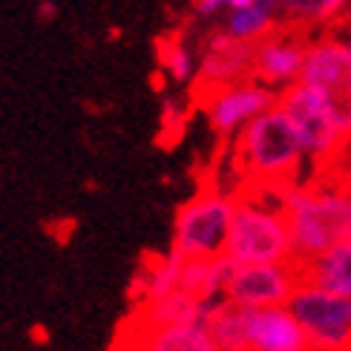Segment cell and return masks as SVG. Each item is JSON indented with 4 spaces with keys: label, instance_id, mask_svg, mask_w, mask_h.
Wrapping results in <instances>:
<instances>
[{
    "label": "cell",
    "instance_id": "obj_1",
    "mask_svg": "<svg viewBox=\"0 0 351 351\" xmlns=\"http://www.w3.org/2000/svg\"><path fill=\"white\" fill-rule=\"evenodd\" d=\"M230 165L242 187L288 190L314 173L294 124L276 104L247 124L230 144Z\"/></svg>",
    "mask_w": 351,
    "mask_h": 351
},
{
    "label": "cell",
    "instance_id": "obj_2",
    "mask_svg": "<svg viewBox=\"0 0 351 351\" xmlns=\"http://www.w3.org/2000/svg\"><path fill=\"white\" fill-rule=\"evenodd\" d=\"M282 208L297 265L351 239V184L334 173H311L282 190Z\"/></svg>",
    "mask_w": 351,
    "mask_h": 351
},
{
    "label": "cell",
    "instance_id": "obj_3",
    "mask_svg": "<svg viewBox=\"0 0 351 351\" xmlns=\"http://www.w3.org/2000/svg\"><path fill=\"white\" fill-rule=\"evenodd\" d=\"M225 259L230 265L294 262L288 216L282 208V190L274 187L237 190V210H233Z\"/></svg>",
    "mask_w": 351,
    "mask_h": 351
},
{
    "label": "cell",
    "instance_id": "obj_4",
    "mask_svg": "<svg viewBox=\"0 0 351 351\" xmlns=\"http://www.w3.org/2000/svg\"><path fill=\"white\" fill-rule=\"evenodd\" d=\"M276 104L294 124L314 173H326L334 167L351 130V115L334 101L326 90L297 81L280 93Z\"/></svg>",
    "mask_w": 351,
    "mask_h": 351
},
{
    "label": "cell",
    "instance_id": "obj_5",
    "mask_svg": "<svg viewBox=\"0 0 351 351\" xmlns=\"http://www.w3.org/2000/svg\"><path fill=\"white\" fill-rule=\"evenodd\" d=\"M237 190L222 184H204L193 196L184 199L173 216L170 251L184 259H219L225 256Z\"/></svg>",
    "mask_w": 351,
    "mask_h": 351
},
{
    "label": "cell",
    "instance_id": "obj_6",
    "mask_svg": "<svg viewBox=\"0 0 351 351\" xmlns=\"http://www.w3.org/2000/svg\"><path fill=\"white\" fill-rule=\"evenodd\" d=\"M288 308L300 319L311 351H351V297L302 282Z\"/></svg>",
    "mask_w": 351,
    "mask_h": 351
},
{
    "label": "cell",
    "instance_id": "obj_7",
    "mask_svg": "<svg viewBox=\"0 0 351 351\" xmlns=\"http://www.w3.org/2000/svg\"><path fill=\"white\" fill-rule=\"evenodd\" d=\"M196 98L202 104L204 119H208V127L213 130V136L219 141L230 144L247 124L256 121L262 112H268L271 107H276L280 93H274L271 86H265L256 78H245L239 84L202 93Z\"/></svg>",
    "mask_w": 351,
    "mask_h": 351
},
{
    "label": "cell",
    "instance_id": "obj_8",
    "mask_svg": "<svg viewBox=\"0 0 351 351\" xmlns=\"http://www.w3.org/2000/svg\"><path fill=\"white\" fill-rule=\"evenodd\" d=\"M302 285V274L297 262H256V265H233L225 300L245 311L288 305L291 297Z\"/></svg>",
    "mask_w": 351,
    "mask_h": 351
},
{
    "label": "cell",
    "instance_id": "obj_9",
    "mask_svg": "<svg viewBox=\"0 0 351 351\" xmlns=\"http://www.w3.org/2000/svg\"><path fill=\"white\" fill-rule=\"evenodd\" d=\"M305 84L326 90L351 115V29L337 26L308 38L302 78Z\"/></svg>",
    "mask_w": 351,
    "mask_h": 351
},
{
    "label": "cell",
    "instance_id": "obj_10",
    "mask_svg": "<svg viewBox=\"0 0 351 351\" xmlns=\"http://www.w3.org/2000/svg\"><path fill=\"white\" fill-rule=\"evenodd\" d=\"M308 38L294 26L280 23L268 38H262L254 47V78L271 86L274 93H282L302 78Z\"/></svg>",
    "mask_w": 351,
    "mask_h": 351
},
{
    "label": "cell",
    "instance_id": "obj_11",
    "mask_svg": "<svg viewBox=\"0 0 351 351\" xmlns=\"http://www.w3.org/2000/svg\"><path fill=\"white\" fill-rule=\"evenodd\" d=\"M245 78H254V47L233 40L216 26L199 47V75L193 84L196 95L239 84Z\"/></svg>",
    "mask_w": 351,
    "mask_h": 351
},
{
    "label": "cell",
    "instance_id": "obj_12",
    "mask_svg": "<svg viewBox=\"0 0 351 351\" xmlns=\"http://www.w3.org/2000/svg\"><path fill=\"white\" fill-rule=\"evenodd\" d=\"M247 351H311L288 305L247 311Z\"/></svg>",
    "mask_w": 351,
    "mask_h": 351
},
{
    "label": "cell",
    "instance_id": "obj_13",
    "mask_svg": "<svg viewBox=\"0 0 351 351\" xmlns=\"http://www.w3.org/2000/svg\"><path fill=\"white\" fill-rule=\"evenodd\" d=\"M182 271H184V256L170 251V247L165 254H147L136 265L133 276H130L127 294H130L133 308L150 300L167 297L173 291H182Z\"/></svg>",
    "mask_w": 351,
    "mask_h": 351
},
{
    "label": "cell",
    "instance_id": "obj_14",
    "mask_svg": "<svg viewBox=\"0 0 351 351\" xmlns=\"http://www.w3.org/2000/svg\"><path fill=\"white\" fill-rule=\"evenodd\" d=\"M213 305L190 297V294H184V291H173V294H167V297H158V300H150L144 305H136L127 326L133 331H138V334H147V331H156V328L196 323V319H208Z\"/></svg>",
    "mask_w": 351,
    "mask_h": 351
},
{
    "label": "cell",
    "instance_id": "obj_15",
    "mask_svg": "<svg viewBox=\"0 0 351 351\" xmlns=\"http://www.w3.org/2000/svg\"><path fill=\"white\" fill-rule=\"evenodd\" d=\"M351 14V0H282L280 18L285 26H294L305 35L328 32L346 23Z\"/></svg>",
    "mask_w": 351,
    "mask_h": 351
},
{
    "label": "cell",
    "instance_id": "obj_16",
    "mask_svg": "<svg viewBox=\"0 0 351 351\" xmlns=\"http://www.w3.org/2000/svg\"><path fill=\"white\" fill-rule=\"evenodd\" d=\"M302 282L314 288L331 291V294L351 297V239L328 247L326 254H319L300 265Z\"/></svg>",
    "mask_w": 351,
    "mask_h": 351
},
{
    "label": "cell",
    "instance_id": "obj_17",
    "mask_svg": "<svg viewBox=\"0 0 351 351\" xmlns=\"http://www.w3.org/2000/svg\"><path fill=\"white\" fill-rule=\"evenodd\" d=\"M230 262L225 256L219 259H184L182 271V291L202 302H219L225 300V285L230 276Z\"/></svg>",
    "mask_w": 351,
    "mask_h": 351
},
{
    "label": "cell",
    "instance_id": "obj_18",
    "mask_svg": "<svg viewBox=\"0 0 351 351\" xmlns=\"http://www.w3.org/2000/svg\"><path fill=\"white\" fill-rule=\"evenodd\" d=\"M150 351H219L216 340L210 334L208 319H196V323L156 328L141 334Z\"/></svg>",
    "mask_w": 351,
    "mask_h": 351
},
{
    "label": "cell",
    "instance_id": "obj_19",
    "mask_svg": "<svg viewBox=\"0 0 351 351\" xmlns=\"http://www.w3.org/2000/svg\"><path fill=\"white\" fill-rule=\"evenodd\" d=\"M280 23H282L280 12H274L268 6H262V3H251L245 9H237V12L225 14L222 23H219V29H222L225 35H230L233 40H242V43L256 47V43L262 38H268Z\"/></svg>",
    "mask_w": 351,
    "mask_h": 351
},
{
    "label": "cell",
    "instance_id": "obj_20",
    "mask_svg": "<svg viewBox=\"0 0 351 351\" xmlns=\"http://www.w3.org/2000/svg\"><path fill=\"white\" fill-rule=\"evenodd\" d=\"M208 326L219 351H247V311L228 300H219L210 314Z\"/></svg>",
    "mask_w": 351,
    "mask_h": 351
},
{
    "label": "cell",
    "instance_id": "obj_21",
    "mask_svg": "<svg viewBox=\"0 0 351 351\" xmlns=\"http://www.w3.org/2000/svg\"><path fill=\"white\" fill-rule=\"evenodd\" d=\"M158 64H162L165 75L173 84H196L199 75V49H193L190 43L176 35V38H165L158 40Z\"/></svg>",
    "mask_w": 351,
    "mask_h": 351
},
{
    "label": "cell",
    "instance_id": "obj_22",
    "mask_svg": "<svg viewBox=\"0 0 351 351\" xmlns=\"http://www.w3.org/2000/svg\"><path fill=\"white\" fill-rule=\"evenodd\" d=\"M251 3H256V0H193V14L202 23H216L219 26L225 14L245 9Z\"/></svg>",
    "mask_w": 351,
    "mask_h": 351
},
{
    "label": "cell",
    "instance_id": "obj_23",
    "mask_svg": "<svg viewBox=\"0 0 351 351\" xmlns=\"http://www.w3.org/2000/svg\"><path fill=\"white\" fill-rule=\"evenodd\" d=\"M326 173H334L337 179H343L346 184H351V130H348V138H346V144H343L337 162H334V167L326 170Z\"/></svg>",
    "mask_w": 351,
    "mask_h": 351
},
{
    "label": "cell",
    "instance_id": "obj_24",
    "mask_svg": "<svg viewBox=\"0 0 351 351\" xmlns=\"http://www.w3.org/2000/svg\"><path fill=\"white\" fill-rule=\"evenodd\" d=\"M112 351H150V348H147V343H144V337H141L138 331H133V328L127 326V328L119 334V340H115Z\"/></svg>",
    "mask_w": 351,
    "mask_h": 351
},
{
    "label": "cell",
    "instance_id": "obj_25",
    "mask_svg": "<svg viewBox=\"0 0 351 351\" xmlns=\"http://www.w3.org/2000/svg\"><path fill=\"white\" fill-rule=\"evenodd\" d=\"M256 3L268 6V9H274V12H280V3H282V0H256Z\"/></svg>",
    "mask_w": 351,
    "mask_h": 351
},
{
    "label": "cell",
    "instance_id": "obj_26",
    "mask_svg": "<svg viewBox=\"0 0 351 351\" xmlns=\"http://www.w3.org/2000/svg\"><path fill=\"white\" fill-rule=\"evenodd\" d=\"M40 14H55V6L52 3H43L40 6Z\"/></svg>",
    "mask_w": 351,
    "mask_h": 351
}]
</instances>
